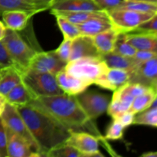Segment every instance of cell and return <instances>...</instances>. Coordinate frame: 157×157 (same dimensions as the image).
<instances>
[{
  "mask_svg": "<svg viewBox=\"0 0 157 157\" xmlns=\"http://www.w3.org/2000/svg\"><path fill=\"white\" fill-rule=\"evenodd\" d=\"M49 9L47 6L32 0H0V16L3 12L9 10H22L35 15Z\"/></svg>",
  "mask_w": 157,
  "mask_h": 157,
  "instance_id": "18",
  "label": "cell"
},
{
  "mask_svg": "<svg viewBox=\"0 0 157 157\" xmlns=\"http://www.w3.org/2000/svg\"><path fill=\"white\" fill-rule=\"evenodd\" d=\"M71 41L72 40L64 39L61 44L59 45V47L54 50L58 58L65 63L68 62L69 58H70Z\"/></svg>",
  "mask_w": 157,
  "mask_h": 157,
  "instance_id": "35",
  "label": "cell"
},
{
  "mask_svg": "<svg viewBox=\"0 0 157 157\" xmlns=\"http://www.w3.org/2000/svg\"><path fill=\"white\" fill-rule=\"evenodd\" d=\"M142 157H156L157 153L156 152H148V153H145L141 156Z\"/></svg>",
  "mask_w": 157,
  "mask_h": 157,
  "instance_id": "44",
  "label": "cell"
},
{
  "mask_svg": "<svg viewBox=\"0 0 157 157\" xmlns=\"http://www.w3.org/2000/svg\"><path fill=\"white\" fill-rule=\"evenodd\" d=\"M83 35L93 37L113 27L108 17L94 18L77 25Z\"/></svg>",
  "mask_w": 157,
  "mask_h": 157,
  "instance_id": "24",
  "label": "cell"
},
{
  "mask_svg": "<svg viewBox=\"0 0 157 157\" xmlns=\"http://www.w3.org/2000/svg\"><path fill=\"white\" fill-rule=\"evenodd\" d=\"M93 1L101 10L108 12L119 7L125 0H93Z\"/></svg>",
  "mask_w": 157,
  "mask_h": 157,
  "instance_id": "37",
  "label": "cell"
},
{
  "mask_svg": "<svg viewBox=\"0 0 157 157\" xmlns=\"http://www.w3.org/2000/svg\"><path fill=\"white\" fill-rule=\"evenodd\" d=\"M55 16L56 18L57 24L61 32H62L64 39L73 40L74 38L81 35L79 29L76 25L73 24L60 15H55Z\"/></svg>",
  "mask_w": 157,
  "mask_h": 157,
  "instance_id": "30",
  "label": "cell"
},
{
  "mask_svg": "<svg viewBox=\"0 0 157 157\" xmlns=\"http://www.w3.org/2000/svg\"><path fill=\"white\" fill-rule=\"evenodd\" d=\"M21 81L35 99L64 94L58 85L55 75L52 74L27 69L21 74Z\"/></svg>",
  "mask_w": 157,
  "mask_h": 157,
  "instance_id": "4",
  "label": "cell"
},
{
  "mask_svg": "<svg viewBox=\"0 0 157 157\" xmlns=\"http://www.w3.org/2000/svg\"><path fill=\"white\" fill-rule=\"evenodd\" d=\"M135 115L133 125H145L157 127V107H150Z\"/></svg>",
  "mask_w": 157,
  "mask_h": 157,
  "instance_id": "29",
  "label": "cell"
},
{
  "mask_svg": "<svg viewBox=\"0 0 157 157\" xmlns=\"http://www.w3.org/2000/svg\"><path fill=\"white\" fill-rule=\"evenodd\" d=\"M75 98L90 121L97 119L107 112L110 102L108 95L93 90L87 91L86 90L76 95Z\"/></svg>",
  "mask_w": 157,
  "mask_h": 157,
  "instance_id": "7",
  "label": "cell"
},
{
  "mask_svg": "<svg viewBox=\"0 0 157 157\" xmlns=\"http://www.w3.org/2000/svg\"><path fill=\"white\" fill-rule=\"evenodd\" d=\"M51 13L54 15H60L63 18H66L73 24L78 25L81 24L84 21L89 19L94 18H104L108 17L107 12L104 10L93 11V12H88V11H61L55 10V9H49Z\"/></svg>",
  "mask_w": 157,
  "mask_h": 157,
  "instance_id": "20",
  "label": "cell"
},
{
  "mask_svg": "<svg viewBox=\"0 0 157 157\" xmlns=\"http://www.w3.org/2000/svg\"><path fill=\"white\" fill-rule=\"evenodd\" d=\"M6 27L5 26L4 23L0 20V41L3 39V38L5 37L6 35Z\"/></svg>",
  "mask_w": 157,
  "mask_h": 157,
  "instance_id": "42",
  "label": "cell"
},
{
  "mask_svg": "<svg viewBox=\"0 0 157 157\" xmlns=\"http://www.w3.org/2000/svg\"><path fill=\"white\" fill-rule=\"evenodd\" d=\"M108 68L105 61L99 57H84L72 60L66 64L64 69L71 75L91 84H94Z\"/></svg>",
  "mask_w": 157,
  "mask_h": 157,
  "instance_id": "5",
  "label": "cell"
},
{
  "mask_svg": "<svg viewBox=\"0 0 157 157\" xmlns=\"http://www.w3.org/2000/svg\"><path fill=\"white\" fill-rule=\"evenodd\" d=\"M64 144L80 152L83 157L104 156L99 150V139L89 133L71 131Z\"/></svg>",
  "mask_w": 157,
  "mask_h": 157,
  "instance_id": "9",
  "label": "cell"
},
{
  "mask_svg": "<svg viewBox=\"0 0 157 157\" xmlns=\"http://www.w3.org/2000/svg\"><path fill=\"white\" fill-rule=\"evenodd\" d=\"M6 102L15 107L24 106L29 104L33 100H35L33 95L28 89L25 84L22 82L18 84L12 88L5 97Z\"/></svg>",
  "mask_w": 157,
  "mask_h": 157,
  "instance_id": "25",
  "label": "cell"
},
{
  "mask_svg": "<svg viewBox=\"0 0 157 157\" xmlns=\"http://www.w3.org/2000/svg\"><path fill=\"white\" fill-rule=\"evenodd\" d=\"M57 83L63 93L67 95L76 96L88 88L90 84L74 75L69 74L65 69L60 71L56 75Z\"/></svg>",
  "mask_w": 157,
  "mask_h": 157,
  "instance_id": "14",
  "label": "cell"
},
{
  "mask_svg": "<svg viewBox=\"0 0 157 157\" xmlns=\"http://www.w3.org/2000/svg\"><path fill=\"white\" fill-rule=\"evenodd\" d=\"M156 90L150 88L146 93L134 98L129 111L136 115L150 108L153 105V101L156 100Z\"/></svg>",
  "mask_w": 157,
  "mask_h": 157,
  "instance_id": "27",
  "label": "cell"
},
{
  "mask_svg": "<svg viewBox=\"0 0 157 157\" xmlns=\"http://www.w3.org/2000/svg\"><path fill=\"white\" fill-rule=\"evenodd\" d=\"M128 83H137L157 90V57L140 62L130 71Z\"/></svg>",
  "mask_w": 157,
  "mask_h": 157,
  "instance_id": "11",
  "label": "cell"
},
{
  "mask_svg": "<svg viewBox=\"0 0 157 157\" xmlns=\"http://www.w3.org/2000/svg\"><path fill=\"white\" fill-rule=\"evenodd\" d=\"M101 56V58L105 61L106 64L108 67L124 69V70H127L128 71L133 70L136 67V64L140 63L133 59V58L123 56V55H118L114 52H110V53L102 55Z\"/></svg>",
  "mask_w": 157,
  "mask_h": 157,
  "instance_id": "26",
  "label": "cell"
},
{
  "mask_svg": "<svg viewBox=\"0 0 157 157\" xmlns=\"http://www.w3.org/2000/svg\"><path fill=\"white\" fill-rule=\"evenodd\" d=\"M157 15L152 17L147 21H144L137 28L132 32H142V33L149 34H157Z\"/></svg>",
  "mask_w": 157,
  "mask_h": 157,
  "instance_id": "34",
  "label": "cell"
},
{
  "mask_svg": "<svg viewBox=\"0 0 157 157\" xmlns=\"http://www.w3.org/2000/svg\"><path fill=\"white\" fill-rule=\"evenodd\" d=\"M67 63L61 61L55 51L37 52L31 60L28 69L43 73H49L56 75L63 70Z\"/></svg>",
  "mask_w": 157,
  "mask_h": 157,
  "instance_id": "10",
  "label": "cell"
},
{
  "mask_svg": "<svg viewBox=\"0 0 157 157\" xmlns=\"http://www.w3.org/2000/svg\"><path fill=\"white\" fill-rule=\"evenodd\" d=\"M113 52L123 55V56L128 57V58H133L136 54V50L130 43L127 42L124 37V34L120 33L117 38L116 44H115Z\"/></svg>",
  "mask_w": 157,
  "mask_h": 157,
  "instance_id": "31",
  "label": "cell"
},
{
  "mask_svg": "<svg viewBox=\"0 0 157 157\" xmlns=\"http://www.w3.org/2000/svg\"><path fill=\"white\" fill-rule=\"evenodd\" d=\"M32 1L35 2L37 3H39V4L43 5L44 6H47L49 9L52 7V4L55 2V0H32Z\"/></svg>",
  "mask_w": 157,
  "mask_h": 157,
  "instance_id": "41",
  "label": "cell"
},
{
  "mask_svg": "<svg viewBox=\"0 0 157 157\" xmlns=\"http://www.w3.org/2000/svg\"><path fill=\"white\" fill-rule=\"evenodd\" d=\"M29 104L44 110L71 131L84 128L91 121L75 96L61 94L41 97L33 100Z\"/></svg>",
  "mask_w": 157,
  "mask_h": 157,
  "instance_id": "2",
  "label": "cell"
},
{
  "mask_svg": "<svg viewBox=\"0 0 157 157\" xmlns=\"http://www.w3.org/2000/svg\"><path fill=\"white\" fill-rule=\"evenodd\" d=\"M99 56L101 54L98 52L92 37L81 35L71 41L69 61L84 57Z\"/></svg>",
  "mask_w": 157,
  "mask_h": 157,
  "instance_id": "15",
  "label": "cell"
},
{
  "mask_svg": "<svg viewBox=\"0 0 157 157\" xmlns=\"http://www.w3.org/2000/svg\"><path fill=\"white\" fill-rule=\"evenodd\" d=\"M133 99L134 97L129 94L124 89V86H122L113 91V97L107 107V113L111 117L112 119L117 118L121 113L130 110Z\"/></svg>",
  "mask_w": 157,
  "mask_h": 157,
  "instance_id": "16",
  "label": "cell"
},
{
  "mask_svg": "<svg viewBox=\"0 0 157 157\" xmlns=\"http://www.w3.org/2000/svg\"><path fill=\"white\" fill-rule=\"evenodd\" d=\"M14 64L22 73L29 67V63L36 54V49L29 44L18 32L6 29V35L2 40Z\"/></svg>",
  "mask_w": 157,
  "mask_h": 157,
  "instance_id": "3",
  "label": "cell"
},
{
  "mask_svg": "<svg viewBox=\"0 0 157 157\" xmlns=\"http://www.w3.org/2000/svg\"><path fill=\"white\" fill-rule=\"evenodd\" d=\"M50 9L61 11H99L93 0H55Z\"/></svg>",
  "mask_w": 157,
  "mask_h": 157,
  "instance_id": "22",
  "label": "cell"
},
{
  "mask_svg": "<svg viewBox=\"0 0 157 157\" xmlns=\"http://www.w3.org/2000/svg\"><path fill=\"white\" fill-rule=\"evenodd\" d=\"M134 117H135L134 113H133L132 112L127 110V111L121 113L120 116H118L117 118H114V119H116L118 122L121 123V124L126 128V127H129V126L133 125Z\"/></svg>",
  "mask_w": 157,
  "mask_h": 157,
  "instance_id": "40",
  "label": "cell"
},
{
  "mask_svg": "<svg viewBox=\"0 0 157 157\" xmlns=\"http://www.w3.org/2000/svg\"><path fill=\"white\" fill-rule=\"evenodd\" d=\"M15 107L25 122L40 156H46L51 150L64 144L68 138L71 130L44 110L32 104Z\"/></svg>",
  "mask_w": 157,
  "mask_h": 157,
  "instance_id": "1",
  "label": "cell"
},
{
  "mask_svg": "<svg viewBox=\"0 0 157 157\" xmlns=\"http://www.w3.org/2000/svg\"><path fill=\"white\" fill-rule=\"evenodd\" d=\"M15 65L2 41H0V69Z\"/></svg>",
  "mask_w": 157,
  "mask_h": 157,
  "instance_id": "38",
  "label": "cell"
},
{
  "mask_svg": "<svg viewBox=\"0 0 157 157\" xmlns=\"http://www.w3.org/2000/svg\"><path fill=\"white\" fill-rule=\"evenodd\" d=\"M0 157H8L7 130L0 117Z\"/></svg>",
  "mask_w": 157,
  "mask_h": 157,
  "instance_id": "36",
  "label": "cell"
},
{
  "mask_svg": "<svg viewBox=\"0 0 157 157\" xmlns=\"http://www.w3.org/2000/svg\"><path fill=\"white\" fill-rule=\"evenodd\" d=\"M130 1H141V2H149L157 3V0H130Z\"/></svg>",
  "mask_w": 157,
  "mask_h": 157,
  "instance_id": "45",
  "label": "cell"
},
{
  "mask_svg": "<svg viewBox=\"0 0 157 157\" xmlns=\"http://www.w3.org/2000/svg\"><path fill=\"white\" fill-rule=\"evenodd\" d=\"M33 16L22 10H9L3 12L1 17L6 29L21 32L27 26L30 18Z\"/></svg>",
  "mask_w": 157,
  "mask_h": 157,
  "instance_id": "19",
  "label": "cell"
},
{
  "mask_svg": "<svg viewBox=\"0 0 157 157\" xmlns=\"http://www.w3.org/2000/svg\"><path fill=\"white\" fill-rule=\"evenodd\" d=\"M6 104V98L4 96H2V94H0V116H1V113H2L3 110H4L5 105Z\"/></svg>",
  "mask_w": 157,
  "mask_h": 157,
  "instance_id": "43",
  "label": "cell"
},
{
  "mask_svg": "<svg viewBox=\"0 0 157 157\" xmlns=\"http://www.w3.org/2000/svg\"><path fill=\"white\" fill-rule=\"evenodd\" d=\"M0 117L8 129L26 140L33 147L34 150L39 154L36 144L32 138L25 122L15 106L6 102L4 110Z\"/></svg>",
  "mask_w": 157,
  "mask_h": 157,
  "instance_id": "8",
  "label": "cell"
},
{
  "mask_svg": "<svg viewBox=\"0 0 157 157\" xmlns=\"http://www.w3.org/2000/svg\"><path fill=\"white\" fill-rule=\"evenodd\" d=\"M107 12L113 28L119 33L132 32L143 22L157 15L123 9H115Z\"/></svg>",
  "mask_w": 157,
  "mask_h": 157,
  "instance_id": "6",
  "label": "cell"
},
{
  "mask_svg": "<svg viewBox=\"0 0 157 157\" xmlns=\"http://www.w3.org/2000/svg\"><path fill=\"white\" fill-rule=\"evenodd\" d=\"M125 39L136 51L157 52V34L130 32L124 33Z\"/></svg>",
  "mask_w": 157,
  "mask_h": 157,
  "instance_id": "17",
  "label": "cell"
},
{
  "mask_svg": "<svg viewBox=\"0 0 157 157\" xmlns=\"http://www.w3.org/2000/svg\"><path fill=\"white\" fill-rule=\"evenodd\" d=\"M125 127L116 119H113L111 124L109 126L106 132L105 139L110 140H121L124 136V132Z\"/></svg>",
  "mask_w": 157,
  "mask_h": 157,
  "instance_id": "33",
  "label": "cell"
},
{
  "mask_svg": "<svg viewBox=\"0 0 157 157\" xmlns=\"http://www.w3.org/2000/svg\"><path fill=\"white\" fill-rule=\"evenodd\" d=\"M46 157H83L82 154L66 144L55 147L46 154Z\"/></svg>",
  "mask_w": 157,
  "mask_h": 157,
  "instance_id": "32",
  "label": "cell"
},
{
  "mask_svg": "<svg viewBox=\"0 0 157 157\" xmlns=\"http://www.w3.org/2000/svg\"><path fill=\"white\" fill-rule=\"evenodd\" d=\"M119 32L112 27L101 33L93 36V41L101 55L113 52Z\"/></svg>",
  "mask_w": 157,
  "mask_h": 157,
  "instance_id": "23",
  "label": "cell"
},
{
  "mask_svg": "<svg viewBox=\"0 0 157 157\" xmlns=\"http://www.w3.org/2000/svg\"><path fill=\"white\" fill-rule=\"evenodd\" d=\"M21 71L15 65L0 69V94L6 95L21 82Z\"/></svg>",
  "mask_w": 157,
  "mask_h": 157,
  "instance_id": "21",
  "label": "cell"
},
{
  "mask_svg": "<svg viewBox=\"0 0 157 157\" xmlns=\"http://www.w3.org/2000/svg\"><path fill=\"white\" fill-rule=\"evenodd\" d=\"M129 79L130 72L128 71L108 67L94 84L103 89L115 91L128 83Z\"/></svg>",
  "mask_w": 157,
  "mask_h": 157,
  "instance_id": "13",
  "label": "cell"
},
{
  "mask_svg": "<svg viewBox=\"0 0 157 157\" xmlns=\"http://www.w3.org/2000/svg\"><path fill=\"white\" fill-rule=\"evenodd\" d=\"M117 9H128V10H133L140 12H145V13L157 14V3L149 2L125 0Z\"/></svg>",
  "mask_w": 157,
  "mask_h": 157,
  "instance_id": "28",
  "label": "cell"
},
{
  "mask_svg": "<svg viewBox=\"0 0 157 157\" xmlns=\"http://www.w3.org/2000/svg\"><path fill=\"white\" fill-rule=\"evenodd\" d=\"M6 130L8 157H40L26 140L7 127Z\"/></svg>",
  "mask_w": 157,
  "mask_h": 157,
  "instance_id": "12",
  "label": "cell"
},
{
  "mask_svg": "<svg viewBox=\"0 0 157 157\" xmlns=\"http://www.w3.org/2000/svg\"><path fill=\"white\" fill-rule=\"evenodd\" d=\"M156 55L157 52H152V51H136L133 58L137 62H144L153 58H156Z\"/></svg>",
  "mask_w": 157,
  "mask_h": 157,
  "instance_id": "39",
  "label": "cell"
}]
</instances>
